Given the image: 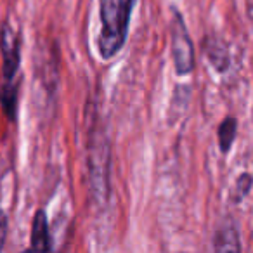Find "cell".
<instances>
[{
    "mask_svg": "<svg viewBox=\"0 0 253 253\" xmlns=\"http://www.w3.org/2000/svg\"><path fill=\"white\" fill-rule=\"evenodd\" d=\"M135 4L137 0H99V32L95 47L101 59H113L125 47Z\"/></svg>",
    "mask_w": 253,
    "mask_h": 253,
    "instance_id": "7a4b0ae2",
    "label": "cell"
},
{
    "mask_svg": "<svg viewBox=\"0 0 253 253\" xmlns=\"http://www.w3.org/2000/svg\"><path fill=\"white\" fill-rule=\"evenodd\" d=\"M252 187H253L252 173H241V175L238 177V180H236L234 189H232V201H236V203L243 201L246 194L252 191Z\"/></svg>",
    "mask_w": 253,
    "mask_h": 253,
    "instance_id": "ba28073f",
    "label": "cell"
},
{
    "mask_svg": "<svg viewBox=\"0 0 253 253\" xmlns=\"http://www.w3.org/2000/svg\"><path fill=\"white\" fill-rule=\"evenodd\" d=\"M30 248L39 252H50L52 246V236L49 229V218L45 210H37L32 222V234H30Z\"/></svg>",
    "mask_w": 253,
    "mask_h": 253,
    "instance_id": "277c9868",
    "label": "cell"
},
{
    "mask_svg": "<svg viewBox=\"0 0 253 253\" xmlns=\"http://www.w3.org/2000/svg\"><path fill=\"white\" fill-rule=\"evenodd\" d=\"M213 250L217 252H225V250H241V241H239V232L236 225L225 224L217 229L213 236Z\"/></svg>",
    "mask_w": 253,
    "mask_h": 253,
    "instance_id": "8992f818",
    "label": "cell"
},
{
    "mask_svg": "<svg viewBox=\"0 0 253 253\" xmlns=\"http://www.w3.org/2000/svg\"><path fill=\"white\" fill-rule=\"evenodd\" d=\"M170 54H172L173 70L179 77L193 73L194 70V43L187 32L182 16L173 11L172 25H170Z\"/></svg>",
    "mask_w": 253,
    "mask_h": 253,
    "instance_id": "3957f363",
    "label": "cell"
},
{
    "mask_svg": "<svg viewBox=\"0 0 253 253\" xmlns=\"http://www.w3.org/2000/svg\"><path fill=\"white\" fill-rule=\"evenodd\" d=\"M236 135H238V118H234V116H225L217 128L218 149H220L222 155H227L232 149Z\"/></svg>",
    "mask_w": 253,
    "mask_h": 253,
    "instance_id": "52a82bcc",
    "label": "cell"
},
{
    "mask_svg": "<svg viewBox=\"0 0 253 253\" xmlns=\"http://www.w3.org/2000/svg\"><path fill=\"white\" fill-rule=\"evenodd\" d=\"M0 106L11 122H16L21 68V33L9 19L0 25Z\"/></svg>",
    "mask_w": 253,
    "mask_h": 253,
    "instance_id": "6da1fadb",
    "label": "cell"
},
{
    "mask_svg": "<svg viewBox=\"0 0 253 253\" xmlns=\"http://www.w3.org/2000/svg\"><path fill=\"white\" fill-rule=\"evenodd\" d=\"M7 231H9V222L5 211L0 208V252L4 250L5 239H7Z\"/></svg>",
    "mask_w": 253,
    "mask_h": 253,
    "instance_id": "9c48e42d",
    "label": "cell"
},
{
    "mask_svg": "<svg viewBox=\"0 0 253 253\" xmlns=\"http://www.w3.org/2000/svg\"><path fill=\"white\" fill-rule=\"evenodd\" d=\"M203 52L207 56L208 63L218 71L224 73L231 64V57H229V49L220 39L215 35H210L203 40Z\"/></svg>",
    "mask_w": 253,
    "mask_h": 253,
    "instance_id": "5b68a950",
    "label": "cell"
}]
</instances>
